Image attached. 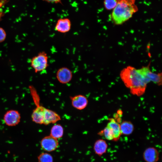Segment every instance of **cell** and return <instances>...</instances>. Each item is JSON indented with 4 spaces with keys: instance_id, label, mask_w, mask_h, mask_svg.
Here are the masks:
<instances>
[{
    "instance_id": "6da1fadb",
    "label": "cell",
    "mask_w": 162,
    "mask_h": 162,
    "mask_svg": "<svg viewBox=\"0 0 162 162\" xmlns=\"http://www.w3.org/2000/svg\"><path fill=\"white\" fill-rule=\"evenodd\" d=\"M120 76L132 94L140 96L145 92L148 83L137 69L132 66H128L121 71Z\"/></svg>"
},
{
    "instance_id": "7a4b0ae2",
    "label": "cell",
    "mask_w": 162,
    "mask_h": 162,
    "mask_svg": "<svg viewBox=\"0 0 162 162\" xmlns=\"http://www.w3.org/2000/svg\"><path fill=\"white\" fill-rule=\"evenodd\" d=\"M117 4L113 9L111 18L116 25L122 24L130 18L138 10L135 0H117Z\"/></svg>"
},
{
    "instance_id": "3957f363",
    "label": "cell",
    "mask_w": 162,
    "mask_h": 162,
    "mask_svg": "<svg viewBox=\"0 0 162 162\" xmlns=\"http://www.w3.org/2000/svg\"><path fill=\"white\" fill-rule=\"evenodd\" d=\"M30 63L35 73L42 71L49 66L47 54L45 51L40 52L30 59Z\"/></svg>"
},
{
    "instance_id": "277c9868",
    "label": "cell",
    "mask_w": 162,
    "mask_h": 162,
    "mask_svg": "<svg viewBox=\"0 0 162 162\" xmlns=\"http://www.w3.org/2000/svg\"><path fill=\"white\" fill-rule=\"evenodd\" d=\"M150 63L146 66H143L137 69L138 71L144 77L148 83L152 81L158 86L162 83V73L156 74L152 72L150 68Z\"/></svg>"
},
{
    "instance_id": "5b68a950",
    "label": "cell",
    "mask_w": 162,
    "mask_h": 162,
    "mask_svg": "<svg viewBox=\"0 0 162 162\" xmlns=\"http://www.w3.org/2000/svg\"><path fill=\"white\" fill-rule=\"evenodd\" d=\"M21 118L20 114L18 111L10 110L5 113L3 116V120L7 126H14L17 125L20 123Z\"/></svg>"
},
{
    "instance_id": "8992f818",
    "label": "cell",
    "mask_w": 162,
    "mask_h": 162,
    "mask_svg": "<svg viewBox=\"0 0 162 162\" xmlns=\"http://www.w3.org/2000/svg\"><path fill=\"white\" fill-rule=\"evenodd\" d=\"M58 140L50 136L44 137L41 140L40 146L44 151L50 152L55 150L58 147Z\"/></svg>"
},
{
    "instance_id": "52a82bcc",
    "label": "cell",
    "mask_w": 162,
    "mask_h": 162,
    "mask_svg": "<svg viewBox=\"0 0 162 162\" xmlns=\"http://www.w3.org/2000/svg\"><path fill=\"white\" fill-rule=\"evenodd\" d=\"M73 76L72 73L70 70L66 67L59 68L56 73V77L61 83L65 84L69 82Z\"/></svg>"
},
{
    "instance_id": "ba28073f",
    "label": "cell",
    "mask_w": 162,
    "mask_h": 162,
    "mask_svg": "<svg viewBox=\"0 0 162 162\" xmlns=\"http://www.w3.org/2000/svg\"><path fill=\"white\" fill-rule=\"evenodd\" d=\"M71 22L70 20L68 18L58 19L55 26V30L61 33H65L70 30Z\"/></svg>"
},
{
    "instance_id": "9c48e42d",
    "label": "cell",
    "mask_w": 162,
    "mask_h": 162,
    "mask_svg": "<svg viewBox=\"0 0 162 162\" xmlns=\"http://www.w3.org/2000/svg\"><path fill=\"white\" fill-rule=\"evenodd\" d=\"M46 109L42 106H37L32 114V121L36 124H44Z\"/></svg>"
},
{
    "instance_id": "30bf717a",
    "label": "cell",
    "mask_w": 162,
    "mask_h": 162,
    "mask_svg": "<svg viewBox=\"0 0 162 162\" xmlns=\"http://www.w3.org/2000/svg\"><path fill=\"white\" fill-rule=\"evenodd\" d=\"M70 99L73 106L78 110L84 109L88 104L87 98L82 95L79 94L71 97Z\"/></svg>"
},
{
    "instance_id": "8fae6325",
    "label": "cell",
    "mask_w": 162,
    "mask_h": 162,
    "mask_svg": "<svg viewBox=\"0 0 162 162\" xmlns=\"http://www.w3.org/2000/svg\"><path fill=\"white\" fill-rule=\"evenodd\" d=\"M143 157L146 162H157L159 160V153L156 148L148 147L144 151Z\"/></svg>"
},
{
    "instance_id": "7c38bea8",
    "label": "cell",
    "mask_w": 162,
    "mask_h": 162,
    "mask_svg": "<svg viewBox=\"0 0 162 162\" xmlns=\"http://www.w3.org/2000/svg\"><path fill=\"white\" fill-rule=\"evenodd\" d=\"M108 120L109 121L106 126L110 128L114 136L113 140L117 141L119 140L122 134L120 124L114 118H109Z\"/></svg>"
},
{
    "instance_id": "4fadbf2b",
    "label": "cell",
    "mask_w": 162,
    "mask_h": 162,
    "mask_svg": "<svg viewBox=\"0 0 162 162\" xmlns=\"http://www.w3.org/2000/svg\"><path fill=\"white\" fill-rule=\"evenodd\" d=\"M61 119L60 116L56 112L46 108L44 124L47 125L50 124H54Z\"/></svg>"
},
{
    "instance_id": "5bb4252c",
    "label": "cell",
    "mask_w": 162,
    "mask_h": 162,
    "mask_svg": "<svg viewBox=\"0 0 162 162\" xmlns=\"http://www.w3.org/2000/svg\"><path fill=\"white\" fill-rule=\"evenodd\" d=\"M108 145L106 141L103 139L97 140L94 143L93 149L95 153L99 156H101L106 151Z\"/></svg>"
},
{
    "instance_id": "9a60e30c",
    "label": "cell",
    "mask_w": 162,
    "mask_h": 162,
    "mask_svg": "<svg viewBox=\"0 0 162 162\" xmlns=\"http://www.w3.org/2000/svg\"><path fill=\"white\" fill-rule=\"evenodd\" d=\"M120 125L122 134L128 135L131 134L134 131V125L130 121H123Z\"/></svg>"
},
{
    "instance_id": "2e32d148",
    "label": "cell",
    "mask_w": 162,
    "mask_h": 162,
    "mask_svg": "<svg viewBox=\"0 0 162 162\" xmlns=\"http://www.w3.org/2000/svg\"><path fill=\"white\" fill-rule=\"evenodd\" d=\"M64 134L63 127L60 124H56L51 128L50 136L58 140L62 137Z\"/></svg>"
},
{
    "instance_id": "e0dca14e",
    "label": "cell",
    "mask_w": 162,
    "mask_h": 162,
    "mask_svg": "<svg viewBox=\"0 0 162 162\" xmlns=\"http://www.w3.org/2000/svg\"><path fill=\"white\" fill-rule=\"evenodd\" d=\"M98 134L100 136H104L105 138L108 140H113L114 136L111 130L107 126L100 131Z\"/></svg>"
},
{
    "instance_id": "ac0fdd59",
    "label": "cell",
    "mask_w": 162,
    "mask_h": 162,
    "mask_svg": "<svg viewBox=\"0 0 162 162\" xmlns=\"http://www.w3.org/2000/svg\"><path fill=\"white\" fill-rule=\"evenodd\" d=\"M38 162H53L52 156L46 152L41 153L38 157Z\"/></svg>"
},
{
    "instance_id": "d6986e66",
    "label": "cell",
    "mask_w": 162,
    "mask_h": 162,
    "mask_svg": "<svg viewBox=\"0 0 162 162\" xmlns=\"http://www.w3.org/2000/svg\"><path fill=\"white\" fill-rule=\"evenodd\" d=\"M104 5L105 8L107 10L113 9L117 4V0H104Z\"/></svg>"
},
{
    "instance_id": "ffe728a7",
    "label": "cell",
    "mask_w": 162,
    "mask_h": 162,
    "mask_svg": "<svg viewBox=\"0 0 162 162\" xmlns=\"http://www.w3.org/2000/svg\"><path fill=\"white\" fill-rule=\"evenodd\" d=\"M7 37L6 32L5 30L0 27V43L4 42Z\"/></svg>"
},
{
    "instance_id": "44dd1931",
    "label": "cell",
    "mask_w": 162,
    "mask_h": 162,
    "mask_svg": "<svg viewBox=\"0 0 162 162\" xmlns=\"http://www.w3.org/2000/svg\"><path fill=\"white\" fill-rule=\"evenodd\" d=\"M6 0H1L0 1V20L4 16V12L2 7L5 4Z\"/></svg>"
},
{
    "instance_id": "7402d4cb",
    "label": "cell",
    "mask_w": 162,
    "mask_h": 162,
    "mask_svg": "<svg viewBox=\"0 0 162 162\" xmlns=\"http://www.w3.org/2000/svg\"><path fill=\"white\" fill-rule=\"evenodd\" d=\"M43 1L49 3L58 4L61 3L62 0H43Z\"/></svg>"
}]
</instances>
